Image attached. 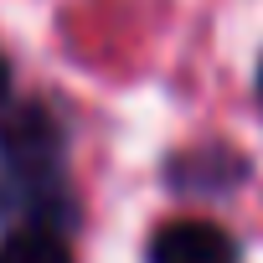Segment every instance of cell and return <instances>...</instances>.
<instances>
[{
  "instance_id": "obj_5",
  "label": "cell",
  "mask_w": 263,
  "mask_h": 263,
  "mask_svg": "<svg viewBox=\"0 0 263 263\" xmlns=\"http://www.w3.org/2000/svg\"><path fill=\"white\" fill-rule=\"evenodd\" d=\"M258 103H263V62H258Z\"/></svg>"
},
{
  "instance_id": "obj_3",
  "label": "cell",
  "mask_w": 263,
  "mask_h": 263,
  "mask_svg": "<svg viewBox=\"0 0 263 263\" xmlns=\"http://www.w3.org/2000/svg\"><path fill=\"white\" fill-rule=\"evenodd\" d=\"M0 263H72V248L62 242L57 227L26 222V227L0 237Z\"/></svg>"
},
{
  "instance_id": "obj_4",
  "label": "cell",
  "mask_w": 263,
  "mask_h": 263,
  "mask_svg": "<svg viewBox=\"0 0 263 263\" xmlns=\"http://www.w3.org/2000/svg\"><path fill=\"white\" fill-rule=\"evenodd\" d=\"M6 93H11V67H6V57H0V103H6Z\"/></svg>"
},
{
  "instance_id": "obj_2",
  "label": "cell",
  "mask_w": 263,
  "mask_h": 263,
  "mask_svg": "<svg viewBox=\"0 0 263 263\" xmlns=\"http://www.w3.org/2000/svg\"><path fill=\"white\" fill-rule=\"evenodd\" d=\"M150 263H237V242L217 222L181 217L150 237Z\"/></svg>"
},
{
  "instance_id": "obj_1",
  "label": "cell",
  "mask_w": 263,
  "mask_h": 263,
  "mask_svg": "<svg viewBox=\"0 0 263 263\" xmlns=\"http://www.w3.org/2000/svg\"><path fill=\"white\" fill-rule=\"evenodd\" d=\"M0 160H6L11 176V196L21 201V212L36 227H57L72 217L67 201V140L52 108L42 103H16L6 119H0Z\"/></svg>"
}]
</instances>
